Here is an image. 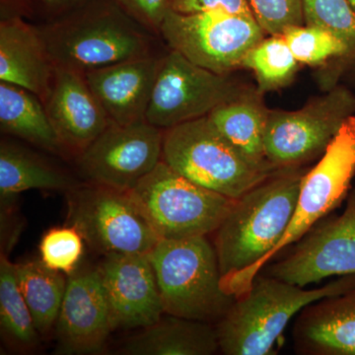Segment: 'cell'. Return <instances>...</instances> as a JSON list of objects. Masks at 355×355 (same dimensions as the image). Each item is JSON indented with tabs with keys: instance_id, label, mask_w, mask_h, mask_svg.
Segmentation results:
<instances>
[{
	"instance_id": "25",
	"label": "cell",
	"mask_w": 355,
	"mask_h": 355,
	"mask_svg": "<svg viewBox=\"0 0 355 355\" xmlns=\"http://www.w3.org/2000/svg\"><path fill=\"white\" fill-rule=\"evenodd\" d=\"M0 330L14 349L30 350L39 343L40 334L21 293L15 263L4 254L0 258Z\"/></svg>"
},
{
	"instance_id": "11",
	"label": "cell",
	"mask_w": 355,
	"mask_h": 355,
	"mask_svg": "<svg viewBox=\"0 0 355 355\" xmlns=\"http://www.w3.org/2000/svg\"><path fill=\"white\" fill-rule=\"evenodd\" d=\"M163 133L146 121L111 123L77 157L79 171L88 183L132 191L162 161Z\"/></svg>"
},
{
	"instance_id": "21",
	"label": "cell",
	"mask_w": 355,
	"mask_h": 355,
	"mask_svg": "<svg viewBox=\"0 0 355 355\" xmlns=\"http://www.w3.org/2000/svg\"><path fill=\"white\" fill-rule=\"evenodd\" d=\"M121 352L130 355H211L220 349L211 324L168 315L128 338Z\"/></svg>"
},
{
	"instance_id": "29",
	"label": "cell",
	"mask_w": 355,
	"mask_h": 355,
	"mask_svg": "<svg viewBox=\"0 0 355 355\" xmlns=\"http://www.w3.org/2000/svg\"><path fill=\"white\" fill-rule=\"evenodd\" d=\"M84 242L83 235L73 225L51 228L40 243L41 261L53 270L72 275L83 258Z\"/></svg>"
},
{
	"instance_id": "17",
	"label": "cell",
	"mask_w": 355,
	"mask_h": 355,
	"mask_svg": "<svg viewBox=\"0 0 355 355\" xmlns=\"http://www.w3.org/2000/svg\"><path fill=\"white\" fill-rule=\"evenodd\" d=\"M162 58L153 53L84 74L112 123L128 125L146 121Z\"/></svg>"
},
{
	"instance_id": "12",
	"label": "cell",
	"mask_w": 355,
	"mask_h": 355,
	"mask_svg": "<svg viewBox=\"0 0 355 355\" xmlns=\"http://www.w3.org/2000/svg\"><path fill=\"white\" fill-rule=\"evenodd\" d=\"M354 175L355 114L345 121L319 162L303 176L291 224L265 266L347 200Z\"/></svg>"
},
{
	"instance_id": "7",
	"label": "cell",
	"mask_w": 355,
	"mask_h": 355,
	"mask_svg": "<svg viewBox=\"0 0 355 355\" xmlns=\"http://www.w3.org/2000/svg\"><path fill=\"white\" fill-rule=\"evenodd\" d=\"M355 114V95L336 86L296 111H272L265 137L275 171L294 169L321 158L345 121Z\"/></svg>"
},
{
	"instance_id": "2",
	"label": "cell",
	"mask_w": 355,
	"mask_h": 355,
	"mask_svg": "<svg viewBox=\"0 0 355 355\" xmlns=\"http://www.w3.org/2000/svg\"><path fill=\"white\" fill-rule=\"evenodd\" d=\"M39 27L55 67L79 73L154 53V35L114 0H88Z\"/></svg>"
},
{
	"instance_id": "10",
	"label": "cell",
	"mask_w": 355,
	"mask_h": 355,
	"mask_svg": "<svg viewBox=\"0 0 355 355\" xmlns=\"http://www.w3.org/2000/svg\"><path fill=\"white\" fill-rule=\"evenodd\" d=\"M242 89L227 74L190 62L176 51L163 57L146 121L165 130L209 116Z\"/></svg>"
},
{
	"instance_id": "1",
	"label": "cell",
	"mask_w": 355,
	"mask_h": 355,
	"mask_svg": "<svg viewBox=\"0 0 355 355\" xmlns=\"http://www.w3.org/2000/svg\"><path fill=\"white\" fill-rule=\"evenodd\" d=\"M305 173L279 170L234 205L214 233L221 287L238 296L251 286L291 224Z\"/></svg>"
},
{
	"instance_id": "9",
	"label": "cell",
	"mask_w": 355,
	"mask_h": 355,
	"mask_svg": "<svg viewBox=\"0 0 355 355\" xmlns=\"http://www.w3.org/2000/svg\"><path fill=\"white\" fill-rule=\"evenodd\" d=\"M254 17L223 12L181 14L170 10L160 36L173 51L218 74L242 67L248 51L265 38Z\"/></svg>"
},
{
	"instance_id": "23",
	"label": "cell",
	"mask_w": 355,
	"mask_h": 355,
	"mask_svg": "<svg viewBox=\"0 0 355 355\" xmlns=\"http://www.w3.org/2000/svg\"><path fill=\"white\" fill-rule=\"evenodd\" d=\"M72 180L55 166L39 157L30 149L1 140L0 144V200L1 207L10 205L13 198L29 190L67 191Z\"/></svg>"
},
{
	"instance_id": "26",
	"label": "cell",
	"mask_w": 355,
	"mask_h": 355,
	"mask_svg": "<svg viewBox=\"0 0 355 355\" xmlns=\"http://www.w3.org/2000/svg\"><path fill=\"white\" fill-rule=\"evenodd\" d=\"M299 64L282 35H275L263 38L248 51L241 67L254 72L257 90L263 95L288 85Z\"/></svg>"
},
{
	"instance_id": "14",
	"label": "cell",
	"mask_w": 355,
	"mask_h": 355,
	"mask_svg": "<svg viewBox=\"0 0 355 355\" xmlns=\"http://www.w3.org/2000/svg\"><path fill=\"white\" fill-rule=\"evenodd\" d=\"M55 328L58 354H99L105 349L114 330L98 268L69 275Z\"/></svg>"
},
{
	"instance_id": "5",
	"label": "cell",
	"mask_w": 355,
	"mask_h": 355,
	"mask_svg": "<svg viewBox=\"0 0 355 355\" xmlns=\"http://www.w3.org/2000/svg\"><path fill=\"white\" fill-rule=\"evenodd\" d=\"M162 161L193 183L232 200L273 174L252 165L209 116L165 130Z\"/></svg>"
},
{
	"instance_id": "19",
	"label": "cell",
	"mask_w": 355,
	"mask_h": 355,
	"mask_svg": "<svg viewBox=\"0 0 355 355\" xmlns=\"http://www.w3.org/2000/svg\"><path fill=\"white\" fill-rule=\"evenodd\" d=\"M294 349L302 355H355V286L299 312Z\"/></svg>"
},
{
	"instance_id": "27",
	"label": "cell",
	"mask_w": 355,
	"mask_h": 355,
	"mask_svg": "<svg viewBox=\"0 0 355 355\" xmlns=\"http://www.w3.org/2000/svg\"><path fill=\"white\" fill-rule=\"evenodd\" d=\"M282 37L299 64L319 67L331 58H336L340 64L352 65L349 49L331 33L312 26H294L287 28Z\"/></svg>"
},
{
	"instance_id": "31",
	"label": "cell",
	"mask_w": 355,
	"mask_h": 355,
	"mask_svg": "<svg viewBox=\"0 0 355 355\" xmlns=\"http://www.w3.org/2000/svg\"><path fill=\"white\" fill-rule=\"evenodd\" d=\"M133 20L147 31L160 35V28L170 11V0H114Z\"/></svg>"
},
{
	"instance_id": "20",
	"label": "cell",
	"mask_w": 355,
	"mask_h": 355,
	"mask_svg": "<svg viewBox=\"0 0 355 355\" xmlns=\"http://www.w3.org/2000/svg\"><path fill=\"white\" fill-rule=\"evenodd\" d=\"M258 90H242L209 114L212 123L228 141L254 165L275 173L265 151L266 125L270 110L266 108Z\"/></svg>"
},
{
	"instance_id": "16",
	"label": "cell",
	"mask_w": 355,
	"mask_h": 355,
	"mask_svg": "<svg viewBox=\"0 0 355 355\" xmlns=\"http://www.w3.org/2000/svg\"><path fill=\"white\" fill-rule=\"evenodd\" d=\"M44 105L65 154L76 157L112 123L84 74L73 70L55 67Z\"/></svg>"
},
{
	"instance_id": "35",
	"label": "cell",
	"mask_w": 355,
	"mask_h": 355,
	"mask_svg": "<svg viewBox=\"0 0 355 355\" xmlns=\"http://www.w3.org/2000/svg\"><path fill=\"white\" fill-rule=\"evenodd\" d=\"M350 6H352V9H354L355 12V0H349Z\"/></svg>"
},
{
	"instance_id": "32",
	"label": "cell",
	"mask_w": 355,
	"mask_h": 355,
	"mask_svg": "<svg viewBox=\"0 0 355 355\" xmlns=\"http://www.w3.org/2000/svg\"><path fill=\"white\" fill-rule=\"evenodd\" d=\"M170 10L181 14L223 11L254 17L248 0H170Z\"/></svg>"
},
{
	"instance_id": "24",
	"label": "cell",
	"mask_w": 355,
	"mask_h": 355,
	"mask_svg": "<svg viewBox=\"0 0 355 355\" xmlns=\"http://www.w3.org/2000/svg\"><path fill=\"white\" fill-rule=\"evenodd\" d=\"M16 275L40 336H48L57 324L67 291L62 272L53 270L42 261L17 263Z\"/></svg>"
},
{
	"instance_id": "15",
	"label": "cell",
	"mask_w": 355,
	"mask_h": 355,
	"mask_svg": "<svg viewBox=\"0 0 355 355\" xmlns=\"http://www.w3.org/2000/svg\"><path fill=\"white\" fill-rule=\"evenodd\" d=\"M114 330L144 329L165 314L148 254H112L98 266Z\"/></svg>"
},
{
	"instance_id": "18",
	"label": "cell",
	"mask_w": 355,
	"mask_h": 355,
	"mask_svg": "<svg viewBox=\"0 0 355 355\" xmlns=\"http://www.w3.org/2000/svg\"><path fill=\"white\" fill-rule=\"evenodd\" d=\"M55 64L39 26L21 16L0 19V80L30 91L46 103Z\"/></svg>"
},
{
	"instance_id": "6",
	"label": "cell",
	"mask_w": 355,
	"mask_h": 355,
	"mask_svg": "<svg viewBox=\"0 0 355 355\" xmlns=\"http://www.w3.org/2000/svg\"><path fill=\"white\" fill-rule=\"evenodd\" d=\"M130 193L160 240L214 234L236 200L193 183L163 161Z\"/></svg>"
},
{
	"instance_id": "22",
	"label": "cell",
	"mask_w": 355,
	"mask_h": 355,
	"mask_svg": "<svg viewBox=\"0 0 355 355\" xmlns=\"http://www.w3.org/2000/svg\"><path fill=\"white\" fill-rule=\"evenodd\" d=\"M0 128L34 146L65 155L44 103L30 91L0 81Z\"/></svg>"
},
{
	"instance_id": "3",
	"label": "cell",
	"mask_w": 355,
	"mask_h": 355,
	"mask_svg": "<svg viewBox=\"0 0 355 355\" xmlns=\"http://www.w3.org/2000/svg\"><path fill=\"white\" fill-rule=\"evenodd\" d=\"M355 286V275L323 287L305 289L260 272L246 292L236 297L216 323L219 349L225 355H272L292 318L306 306L338 295Z\"/></svg>"
},
{
	"instance_id": "4",
	"label": "cell",
	"mask_w": 355,
	"mask_h": 355,
	"mask_svg": "<svg viewBox=\"0 0 355 355\" xmlns=\"http://www.w3.org/2000/svg\"><path fill=\"white\" fill-rule=\"evenodd\" d=\"M148 257L165 314L216 324L234 302L222 289L216 247L207 236L160 240Z\"/></svg>"
},
{
	"instance_id": "8",
	"label": "cell",
	"mask_w": 355,
	"mask_h": 355,
	"mask_svg": "<svg viewBox=\"0 0 355 355\" xmlns=\"http://www.w3.org/2000/svg\"><path fill=\"white\" fill-rule=\"evenodd\" d=\"M70 223L96 251L149 254L160 239L130 191L88 183L69 191Z\"/></svg>"
},
{
	"instance_id": "33",
	"label": "cell",
	"mask_w": 355,
	"mask_h": 355,
	"mask_svg": "<svg viewBox=\"0 0 355 355\" xmlns=\"http://www.w3.org/2000/svg\"><path fill=\"white\" fill-rule=\"evenodd\" d=\"M88 0H34L33 13L39 11L44 22L55 19L72 9L83 6Z\"/></svg>"
},
{
	"instance_id": "30",
	"label": "cell",
	"mask_w": 355,
	"mask_h": 355,
	"mask_svg": "<svg viewBox=\"0 0 355 355\" xmlns=\"http://www.w3.org/2000/svg\"><path fill=\"white\" fill-rule=\"evenodd\" d=\"M254 19L270 36L304 25L302 0H248Z\"/></svg>"
},
{
	"instance_id": "13",
	"label": "cell",
	"mask_w": 355,
	"mask_h": 355,
	"mask_svg": "<svg viewBox=\"0 0 355 355\" xmlns=\"http://www.w3.org/2000/svg\"><path fill=\"white\" fill-rule=\"evenodd\" d=\"M293 245L284 259L260 272L301 287L355 275V189L343 214L324 217Z\"/></svg>"
},
{
	"instance_id": "34",
	"label": "cell",
	"mask_w": 355,
	"mask_h": 355,
	"mask_svg": "<svg viewBox=\"0 0 355 355\" xmlns=\"http://www.w3.org/2000/svg\"><path fill=\"white\" fill-rule=\"evenodd\" d=\"M34 0H0V17L13 16L29 17L33 13Z\"/></svg>"
},
{
	"instance_id": "36",
	"label": "cell",
	"mask_w": 355,
	"mask_h": 355,
	"mask_svg": "<svg viewBox=\"0 0 355 355\" xmlns=\"http://www.w3.org/2000/svg\"><path fill=\"white\" fill-rule=\"evenodd\" d=\"M352 65H354V69H352V73H354V77L355 78V62Z\"/></svg>"
},
{
	"instance_id": "28",
	"label": "cell",
	"mask_w": 355,
	"mask_h": 355,
	"mask_svg": "<svg viewBox=\"0 0 355 355\" xmlns=\"http://www.w3.org/2000/svg\"><path fill=\"white\" fill-rule=\"evenodd\" d=\"M304 25L331 33L355 62V12L349 0H302Z\"/></svg>"
}]
</instances>
